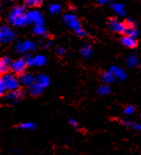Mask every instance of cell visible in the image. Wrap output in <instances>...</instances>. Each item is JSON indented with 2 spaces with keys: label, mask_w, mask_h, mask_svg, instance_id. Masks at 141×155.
<instances>
[{
  "label": "cell",
  "mask_w": 141,
  "mask_h": 155,
  "mask_svg": "<svg viewBox=\"0 0 141 155\" xmlns=\"http://www.w3.org/2000/svg\"><path fill=\"white\" fill-rule=\"evenodd\" d=\"M108 27L113 31L118 34H124L126 30V24L118 21L116 18H111L108 20Z\"/></svg>",
  "instance_id": "cell-8"
},
{
  "label": "cell",
  "mask_w": 141,
  "mask_h": 155,
  "mask_svg": "<svg viewBox=\"0 0 141 155\" xmlns=\"http://www.w3.org/2000/svg\"><path fill=\"white\" fill-rule=\"evenodd\" d=\"M11 153L14 155H20L21 153V152L20 150H18V149H12L11 151Z\"/></svg>",
  "instance_id": "cell-34"
},
{
  "label": "cell",
  "mask_w": 141,
  "mask_h": 155,
  "mask_svg": "<svg viewBox=\"0 0 141 155\" xmlns=\"http://www.w3.org/2000/svg\"><path fill=\"white\" fill-rule=\"evenodd\" d=\"M15 51L20 54H27L31 53L35 50V44L31 40H25L22 42L16 43L14 46Z\"/></svg>",
  "instance_id": "cell-6"
},
{
  "label": "cell",
  "mask_w": 141,
  "mask_h": 155,
  "mask_svg": "<svg viewBox=\"0 0 141 155\" xmlns=\"http://www.w3.org/2000/svg\"><path fill=\"white\" fill-rule=\"evenodd\" d=\"M121 123L124 126H127V127H130V128H132L136 130H139V131H141V123H139V122H133V121H130V120H128L123 119L121 120Z\"/></svg>",
  "instance_id": "cell-21"
},
{
  "label": "cell",
  "mask_w": 141,
  "mask_h": 155,
  "mask_svg": "<svg viewBox=\"0 0 141 155\" xmlns=\"http://www.w3.org/2000/svg\"><path fill=\"white\" fill-rule=\"evenodd\" d=\"M108 71L111 72L115 75V77L117 79H118V80H120V81H124V80H125L127 78L126 72L124 71V68H120L118 66H112V67H110Z\"/></svg>",
  "instance_id": "cell-12"
},
{
  "label": "cell",
  "mask_w": 141,
  "mask_h": 155,
  "mask_svg": "<svg viewBox=\"0 0 141 155\" xmlns=\"http://www.w3.org/2000/svg\"><path fill=\"white\" fill-rule=\"evenodd\" d=\"M56 53L58 55V56H64L65 53H66V50L64 46H58L56 48Z\"/></svg>",
  "instance_id": "cell-30"
},
{
  "label": "cell",
  "mask_w": 141,
  "mask_h": 155,
  "mask_svg": "<svg viewBox=\"0 0 141 155\" xmlns=\"http://www.w3.org/2000/svg\"><path fill=\"white\" fill-rule=\"evenodd\" d=\"M25 7L27 8H34V7H40L42 5V1L41 0H27L25 1Z\"/></svg>",
  "instance_id": "cell-25"
},
{
  "label": "cell",
  "mask_w": 141,
  "mask_h": 155,
  "mask_svg": "<svg viewBox=\"0 0 141 155\" xmlns=\"http://www.w3.org/2000/svg\"><path fill=\"white\" fill-rule=\"evenodd\" d=\"M33 33L35 35L40 36H48L49 35V32L47 30V28L44 26H34V28H33Z\"/></svg>",
  "instance_id": "cell-20"
},
{
  "label": "cell",
  "mask_w": 141,
  "mask_h": 155,
  "mask_svg": "<svg viewBox=\"0 0 141 155\" xmlns=\"http://www.w3.org/2000/svg\"><path fill=\"white\" fill-rule=\"evenodd\" d=\"M110 6H111V9L118 15H120V16L125 15V8H124V5L123 4L113 2V3H110Z\"/></svg>",
  "instance_id": "cell-17"
},
{
  "label": "cell",
  "mask_w": 141,
  "mask_h": 155,
  "mask_svg": "<svg viewBox=\"0 0 141 155\" xmlns=\"http://www.w3.org/2000/svg\"><path fill=\"white\" fill-rule=\"evenodd\" d=\"M20 82L19 77L12 73H7L3 74L0 79V94L5 95L9 91H14L20 90Z\"/></svg>",
  "instance_id": "cell-2"
},
{
  "label": "cell",
  "mask_w": 141,
  "mask_h": 155,
  "mask_svg": "<svg viewBox=\"0 0 141 155\" xmlns=\"http://www.w3.org/2000/svg\"><path fill=\"white\" fill-rule=\"evenodd\" d=\"M16 32L12 30L7 25H3L0 28V42L4 45H7L12 43L16 38Z\"/></svg>",
  "instance_id": "cell-3"
},
{
  "label": "cell",
  "mask_w": 141,
  "mask_h": 155,
  "mask_svg": "<svg viewBox=\"0 0 141 155\" xmlns=\"http://www.w3.org/2000/svg\"><path fill=\"white\" fill-rule=\"evenodd\" d=\"M49 11L52 14H58L62 11V6L59 4H51L49 6Z\"/></svg>",
  "instance_id": "cell-27"
},
{
  "label": "cell",
  "mask_w": 141,
  "mask_h": 155,
  "mask_svg": "<svg viewBox=\"0 0 141 155\" xmlns=\"http://www.w3.org/2000/svg\"><path fill=\"white\" fill-rule=\"evenodd\" d=\"M35 61L36 67H43L47 63V58L42 54H38L35 56Z\"/></svg>",
  "instance_id": "cell-23"
},
{
  "label": "cell",
  "mask_w": 141,
  "mask_h": 155,
  "mask_svg": "<svg viewBox=\"0 0 141 155\" xmlns=\"http://www.w3.org/2000/svg\"><path fill=\"white\" fill-rule=\"evenodd\" d=\"M124 114L126 115H130L135 112V107L133 105H129V106H127L126 107L124 108Z\"/></svg>",
  "instance_id": "cell-29"
},
{
  "label": "cell",
  "mask_w": 141,
  "mask_h": 155,
  "mask_svg": "<svg viewBox=\"0 0 141 155\" xmlns=\"http://www.w3.org/2000/svg\"><path fill=\"white\" fill-rule=\"evenodd\" d=\"M35 83H37L42 87L46 89L50 84V79L47 74L41 73V74H38L37 75H35Z\"/></svg>",
  "instance_id": "cell-15"
},
{
  "label": "cell",
  "mask_w": 141,
  "mask_h": 155,
  "mask_svg": "<svg viewBox=\"0 0 141 155\" xmlns=\"http://www.w3.org/2000/svg\"><path fill=\"white\" fill-rule=\"evenodd\" d=\"M139 117H140V118H141V114H139Z\"/></svg>",
  "instance_id": "cell-36"
},
{
  "label": "cell",
  "mask_w": 141,
  "mask_h": 155,
  "mask_svg": "<svg viewBox=\"0 0 141 155\" xmlns=\"http://www.w3.org/2000/svg\"><path fill=\"white\" fill-rule=\"evenodd\" d=\"M52 45V43L49 41V42H47L46 44H45V45H44V47L45 48H48V47H49V46H51Z\"/></svg>",
  "instance_id": "cell-35"
},
{
  "label": "cell",
  "mask_w": 141,
  "mask_h": 155,
  "mask_svg": "<svg viewBox=\"0 0 141 155\" xmlns=\"http://www.w3.org/2000/svg\"><path fill=\"white\" fill-rule=\"evenodd\" d=\"M13 60H11L9 56H4L0 60V73L3 74H5L9 71H11V67Z\"/></svg>",
  "instance_id": "cell-10"
},
{
  "label": "cell",
  "mask_w": 141,
  "mask_h": 155,
  "mask_svg": "<svg viewBox=\"0 0 141 155\" xmlns=\"http://www.w3.org/2000/svg\"><path fill=\"white\" fill-rule=\"evenodd\" d=\"M97 92L99 95L106 96L108 95L111 92V88L109 87V85L107 84H102L101 86H99V88L97 89Z\"/></svg>",
  "instance_id": "cell-24"
},
{
  "label": "cell",
  "mask_w": 141,
  "mask_h": 155,
  "mask_svg": "<svg viewBox=\"0 0 141 155\" xmlns=\"http://www.w3.org/2000/svg\"><path fill=\"white\" fill-rule=\"evenodd\" d=\"M139 62L140 61H139V57L134 53H130L125 58V64L130 68L138 67L139 65Z\"/></svg>",
  "instance_id": "cell-14"
},
{
  "label": "cell",
  "mask_w": 141,
  "mask_h": 155,
  "mask_svg": "<svg viewBox=\"0 0 141 155\" xmlns=\"http://www.w3.org/2000/svg\"><path fill=\"white\" fill-rule=\"evenodd\" d=\"M19 128L21 130H34L36 129V124L31 121H27L23 122L21 124L19 125Z\"/></svg>",
  "instance_id": "cell-26"
},
{
  "label": "cell",
  "mask_w": 141,
  "mask_h": 155,
  "mask_svg": "<svg viewBox=\"0 0 141 155\" xmlns=\"http://www.w3.org/2000/svg\"><path fill=\"white\" fill-rule=\"evenodd\" d=\"M24 59H25L26 62H27V67H29V68H33V67H35V57H33L31 53H27V54H26Z\"/></svg>",
  "instance_id": "cell-28"
},
{
  "label": "cell",
  "mask_w": 141,
  "mask_h": 155,
  "mask_svg": "<svg viewBox=\"0 0 141 155\" xmlns=\"http://www.w3.org/2000/svg\"><path fill=\"white\" fill-rule=\"evenodd\" d=\"M19 80L20 82V84H22L24 86H31L33 84L35 83V76L31 74V73H27L25 72L22 74H20L19 76Z\"/></svg>",
  "instance_id": "cell-11"
},
{
  "label": "cell",
  "mask_w": 141,
  "mask_h": 155,
  "mask_svg": "<svg viewBox=\"0 0 141 155\" xmlns=\"http://www.w3.org/2000/svg\"><path fill=\"white\" fill-rule=\"evenodd\" d=\"M108 3V1H107V0H98V1H96V4L99 5H106Z\"/></svg>",
  "instance_id": "cell-33"
},
{
  "label": "cell",
  "mask_w": 141,
  "mask_h": 155,
  "mask_svg": "<svg viewBox=\"0 0 141 155\" xmlns=\"http://www.w3.org/2000/svg\"><path fill=\"white\" fill-rule=\"evenodd\" d=\"M27 23L33 24L34 26H44V17L38 10H29L27 12Z\"/></svg>",
  "instance_id": "cell-4"
},
{
  "label": "cell",
  "mask_w": 141,
  "mask_h": 155,
  "mask_svg": "<svg viewBox=\"0 0 141 155\" xmlns=\"http://www.w3.org/2000/svg\"><path fill=\"white\" fill-rule=\"evenodd\" d=\"M69 124L71 125L72 127H76V128H78L77 126H79L78 121H77L75 119H73V118H70V119L69 120Z\"/></svg>",
  "instance_id": "cell-32"
},
{
  "label": "cell",
  "mask_w": 141,
  "mask_h": 155,
  "mask_svg": "<svg viewBox=\"0 0 141 155\" xmlns=\"http://www.w3.org/2000/svg\"><path fill=\"white\" fill-rule=\"evenodd\" d=\"M26 7L22 5H14L8 14V23L15 28H22L27 23Z\"/></svg>",
  "instance_id": "cell-1"
},
{
  "label": "cell",
  "mask_w": 141,
  "mask_h": 155,
  "mask_svg": "<svg viewBox=\"0 0 141 155\" xmlns=\"http://www.w3.org/2000/svg\"><path fill=\"white\" fill-rule=\"evenodd\" d=\"M27 62L24 58H20L17 60H13L12 63V67H11V71L14 74H22L25 73V70L27 68Z\"/></svg>",
  "instance_id": "cell-7"
},
{
  "label": "cell",
  "mask_w": 141,
  "mask_h": 155,
  "mask_svg": "<svg viewBox=\"0 0 141 155\" xmlns=\"http://www.w3.org/2000/svg\"><path fill=\"white\" fill-rule=\"evenodd\" d=\"M116 80H117V78L115 77V75L111 72L108 71V70L103 72L102 74V81L103 82L104 84L108 85V84H113Z\"/></svg>",
  "instance_id": "cell-18"
},
{
  "label": "cell",
  "mask_w": 141,
  "mask_h": 155,
  "mask_svg": "<svg viewBox=\"0 0 141 155\" xmlns=\"http://www.w3.org/2000/svg\"><path fill=\"white\" fill-rule=\"evenodd\" d=\"M139 31L134 25L133 26H127L125 33H124L125 36H131V37H135V38L139 36Z\"/></svg>",
  "instance_id": "cell-22"
},
{
  "label": "cell",
  "mask_w": 141,
  "mask_h": 155,
  "mask_svg": "<svg viewBox=\"0 0 141 155\" xmlns=\"http://www.w3.org/2000/svg\"><path fill=\"white\" fill-rule=\"evenodd\" d=\"M121 44L126 48H136L138 45V41L135 37H131V36H124L121 38Z\"/></svg>",
  "instance_id": "cell-13"
},
{
  "label": "cell",
  "mask_w": 141,
  "mask_h": 155,
  "mask_svg": "<svg viewBox=\"0 0 141 155\" xmlns=\"http://www.w3.org/2000/svg\"><path fill=\"white\" fill-rule=\"evenodd\" d=\"M25 91L24 90H18V91H9L5 95V100H7L8 102H10L11 104H16L18 101H20V99H22L25 97Z\"/></svg>",
  "instance_id": "cell-9"
},
{
  "label": "cell",
  "mask_w": 141,
  "mask_h": 155,
  "mask_svg": "<svg viewBox=\"0 0 141 155\" xmlns=\"http://www.w3.org/2000/svg\"><path fill=\"white\" fill-rule=\"evenodd\" d=\"M63 20H64V24L66 25V27L68 28L71 29L72 31H74V32L78 31L80 28H82L79 18L76 15L72 14V13H66V14H64V17H63Z\"/></svg>",
  "instance_id": "cell-5"
},
{
  "label": "cell",
  "mask_w": 141,
  "mask_h": 155,
  "mask_svg": "<svg viewBox=\"0 0 141 155\" xmlns=\"http://www.w3.org/2000/svg\"><path fill=\"white\" fill-rule=\"evenodd\" d=\"M75 33H76L77 36H80V37H86V36H87V32H86L85 29H83L82 28H80V29H79L78 31H76Z\"/></svg>",
  "instance_id": "cell-31"
},
{
  "label": "cell",
  "mask_w": 141,
  "mask_h": 155,
  "mask_svg": "<svg viewBox=\"0 0 141 155\" xmlns=\"http://www.w3.org/2000/svg\"><path fill=\"white\" fill-rule=\"evenodd\" d=\"M45 89L43 87H42L40 84H38L37 83L33 84L31 86L28 87V93L33 97H38L40 96L44 91Z\"/></svg>",
  "instance_id": "cell-16"
},
{
  "label": "cell",
  "mask_w": 141,
  "mask_h": 155,
  "mask_svg": "<svg viewBox=\"0 0 141 155\" xmlns=\"http://www.w3.org/2000/svg\"><path fill=\"white\" fill-rule=\"evenodd\" d=\"M93 52H94L93 48L91 47V45H89L87 44L84 45L80 49V55L86 60L90 59L92 57V55H93Z\"/></svg>",
  "instance_id": "cell-19"
}]
</instances>
